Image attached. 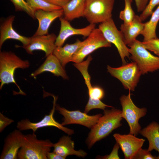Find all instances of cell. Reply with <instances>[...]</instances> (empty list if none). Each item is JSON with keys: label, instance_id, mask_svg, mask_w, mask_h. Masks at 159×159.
Returning a JSON list of instances; mask_svg holds the SVG:
<instances>
[{"label": "cell", "instance_id": "cell-30", "mask_svg": "<svg viewBox=\"0 0 159 159\" xmlns=\"http://www.w3.org/2000/svg\"><path fill=\"white\" fill-rule=\"evenodd\" d=\"M159 4V0H149L145 9L139 16L142 21H145L151 15L155 7Z\"/></svg>", "mask_w": 159, "mask_h": 159}, {"label": "cell", "instance_id": "cell-19", "mask_svg": "<svg viewBox=\"0 0 159 159\" xmlns=\"http://www.w3.org/2000/svg\"><path fill=\"white\" fill-rule=\"evenodd\" d=\"M53 152L65 158L70 155H75L84 158L87 153L82 150H76L74 149V143L71 137L64 135L56 143L54 144Z\"/></svg>", "mask_w": 159, "mask_h": 159}, {"label": "cell", "instance_id": "cell-11", "mask_svg": "<svg viewBox=\"0 0 159 159\" xmlns=\"http://www.w3.org/2000/svg\"><path fill=\"white\" fill-rule=\"evenodd\" d=\"M55 110L64 117L61 123L63 126L71 124H77L91 128L102 115L101 114L90 115L79 110L69 111L56 104Z\"/></svg>", "mask_w": 159, "mask_h": 159}, {"label": "cell", "instance_id": "cell-6", "mask_svg": "<svg viewBox=\"0 0 159 159\" xmlns=\"http://www.w3.org/2000/svg\"><path fill=\"white\" fill-rule=\"evenodd\" d=\"M130 91L127 95H123L120 99L122 108L121 115L128 124L129 133L136 136L141 130L139 120L146 115L147 110L145 108H140L135 105L131 98Z\"/></svg>", "mask_w": 159, "mask_h": 159}, {"label": "cell", "instance_id": "cell-15", "mask_svg": "<svg viewBox=\"0 0 159 159\" xmlns=\"http://www.w3.org/2000/svg\"><path fill=\"white\" fill-rule=\"evenodd\" d=\"M21 131L15 129L9 134L4 140L0 159H16L21 148L24 135Z\"/></svg>", "mask_w": 159, "mask_h": 159}, {"label": "cell", "instance_id": "cell-17", "mask_svg": "<svg viewBox=\"0 0 159 159\" xmlns=\"http://www.w3.org/2000/svg\"><path fill=\"white\" fill-rule=\"evenodd\" d=\"M62 9L52 11L39 10L35 12V18L39 22L38 27L33 36L49 34L48 30L52 23L56 19L63 16Z\"/></svg>", "mask_w": 159, "mask_h": 159}, {"label": "cell", "instance_id": "cell-5", "mask_svg": "<svg viewBox=\"0 0 159 159\" xmlns=\"http://www.w3.org/2000/svg\"><path fill=\"white\" fill-rule=\"evenodd\" d=\"M115 0H86L84 16L90 24L101 23L112 18Z\"/></svg>", "mask_w": 159, "mask_h": 159}, {"label": "cell", "instance_id": "cell-25", "mask_svg": "<svg viewBox=\"0 0 159 159\" xmlns=\"http://www.w3.org/2000/svg\"><path fill=\"white\" fill-rule=\"evenodd\" d=\"M34 11L41 10L52 11L61 9L62 7L49 3L43 0H25Z\"/></svg>", "mask_w": 159, "mask_h": 159}, {"label": "cell", "instance_id": "cell-7", "mask_svg": "<svg viewBox=\"0 0 159 159\" xmlns=\"http://www.w3.org/2000/svg\"><path fill=\"white\" fill-rule=\"evenodd\" d=\"M107 72L121 82L124 88L134 91L142 74L137 63L132 62L117 68L108 65Z\"/></svg>", "mask_w": 159, "mask_h": 159}, {"label": "cell", "instance_id": "cell-9", "mask_svg": "<svg viewBox=\"0 0 159 159\" xmlns=\"http://www.w3.org/2000/svg\"><path fill=\"white\" fill-rule=\"evenodd\" d=\"M111 46V43L105 39L100 29L95 28L84 40L83 44L74 55L71 62H81L87 56L97 49Z\"/></svg>", "mask_w": 159, "mask_h": 159}, {"label": "cell", "instance_id": "cell-32", "mask_svg": "<svg viewBox=\"0 0 159 159\" xmlns=\"http://www.w3.org/2000/svg\"><path fill=\"white\" fill-rule=\"evenodd\" d=\"M133 159H156V156H153L148 149L141 148L133 158Z\"/></svg>", "mask_w": 159, "mask_h": 159}, {"label": "cell", "instance_id": "cell-28", "mask_svg": "<svg viewBox=\"0 0 159 159\" xmlns=\"http://www.w3.org/2000/svg\"><path fill=\"white\" fill-rule=\"evenodd\" d=\"M13 4L16 11H23L34 19H35V12L24 0H9Z\"/></svg>", "mask_w": 159, "mask_h": 159}, {"label": "cell", "instance_id": "cell-1", "mask_svg": "<svg viewBox=\"0 0 159 159\" xmlns=\"http://www.w3.org/2000/svg\"><path fill=\"white\" fill-rule=\"evenodd\" d=\"M121 112V110L113 107L110 110H104L103 115L99 118L91 128L87 138L86 143L88 149L121 126V121L123 119Z\"/></svg>", "mask_w": 159, "mask_h": 159}, {"label": "cell", "instance_id": "cell-14", "mask_svg": "<svg viewBox=\"0 0 159 159\" xmlns=\"http://www.w3.org/2000/svg\"><path fill=\"white\" fill-rule=\"evenodd\" d=\"M60 22V29L55 42L56 47L62 46L65 41L69 37L74 35H81L87 37L95 28V24H90L86 26L77 29L73 27L69 21L62 16L59 18Z\"/></svg>", "mask_w": 159, "mask_h": 159}, {"label": "cell", "instance_id": "cell-34", "mask_svg": "<svg viewBox=\"0 0 159 159\" xmlns=\"http://www.w3.org/2000/svg\"><path fill=\"white\" fill-rule=\"evenodd\" d=\"M119 147V145L116 143L114 146L113 149L110 154L102 157H98V158L102 159H120L118 153Z\"/></svg>", "mask_w": 159, "mask_h": 159}, {"label": "cell", "instance_id": "cell-20", "mask_svg": "<svg viewBox=\"0 0 159 159\" xmlns=\"http://www.w3.org/2000/svg\"><path fill=\"white\" fill-rule=\"evenodd\" d=\"M139 16L135 15L131 23L129 25L121 24L120 31L124 36L126 44L130 45L138 35L141 34L144 26Z\"/></svg>", "mask_w": 159, "mask_h": 159}, {"label": "cell", "instance_id": "cell-33", "mask_svg": "<svg viewBox=\"0 0 159 159\" xmlns=\"http://www.w3.org/2000/svg\"><path fill=\"white\" fill-rule=\"evenodd\" d=\"M14 122L13 119L6 117L0 112V132H1L6 127Z\"/></svg>", "mask_w": 159, "mask_h": 159}, {"label": "cell", "instance_id": "cell-12", "mask_svg": "<svg viewBox=\"0 0 159 159\" xmlns=\"http://www.w3.org/2000/svg\"><path fill=\"white\" fill-rule=\"evenodd\" d=\"M57 37L54 33L46 35L33 36L30 37L31 40L29 44L26 46L18 47L23 48L27 53L29 54H33L34 51L36 50H42L45 53V56L53 54L56 47L55 42Z\"/></svg>", "mask_w": 159, "mask_h": 159}, {"label": "cell", "instance_id": "cell-24", "mask_svg": "<svg viewBox=\"0 0 159 159\" xmlns=\"http://www.w3.org/2000/svg\"><path fill=\"white\" fill-rule=\"evenodd\" d=\"M151 15L150 20L144 23V28L141 34L143 37V42L157 38L156 30L159 21V5Z\"/></svg>", "mask_w": 159, "mask_h": 159}, {"label": "cell", "instance_id": "cell-10", "mask_svg": "<svg viewBox=\"0 0 159 159\" xmlns=\"http://www.w3.org/2000/svg\"><path fill=\"white\" fill-rule=\"evenodd\" d=\"M52 96L54 98L53 108L49 115H45L42 120L37 122H31L27 119H23L17 123V128L21 131L31 130L33 132H35L39 128L47 126H53L69 135L74 134V130L64 127L54 119V114L55 110L57 97L54 96Z\"/></svg>", "mask_w": 159, "mask_h": 159}, {"label": "cell", "instance_id": "cell-37", "mask_svg": "<svg viewBox=\"0 0 159 159\" xmlns=\"http://www.w3.org/2000/svg\"><path fill=\"white\" fill-rule=\"evenodd\" d=\"M47 159H65L64 157L54 152H49L47 155Z\"/></svg>", "mask_w": 159, "mask_h": 159}, {"label": "cell", "instance_id": "cell-22", "mask_svg": "<svg viewBox=\"0 0 159 159\" xmlns=\"http://www.w3.org/2000/svg\"><path fill=\"white\" fill-rule=\"evenodd\" d=\"M86 0H70L63 7L64 17L68 21L84 16Z\"/></svg>", "mask_w": 159, "mask_h": 159}, {"label": "cell", "instance_id": "cell-21", "mask_svg": "<svg viewBox=\"0 0 159 159\" xmlns=\"http://www.w3.org/2000/svg\"><path fill=\"white\" fill-rule=\"evenodd\" d=\"M83 43L84 41L77 39L73 44H67L64 47H56L53 54L57 58L64 68L66 65L71 62L73 56Z\"/></svg>", "mask_w": 159, "mask_h": 159}, {"label": "cell", "instance_id": "cell-2", "mask_svg": "<svg viewBox=\"0 0 159 159\" xmlns=\"http://www.w3.org/2000/svg\"><path fill=\"white\" fill-rule=\"evenodd\" d=\"M30 66L29 62L27 60L22 59L11 51L0 52V89L5 84L14 83L19 90V94L25 95L16 83L14 77L16 69H26Z\"/></svg>", "mask_w": 159, "mask_h": 159}, {"label": "cell", "instance_id": "cell-29", "mask_svg": "<svg viewBox=\"0 0 159 159\" xmlns=\"http://www.w3.org/2000/svg\"><path fill=\"white\" fill-rule=\"evenodd\" d=\"M106 107H113L112 106L103 103L100 100L89 99L84 112L87 114L91 110L95 109H99L104 110Z\"/></svg>", "mask_w": 159, "mask_h": 159}, {"label": "cell", "instance_id": "cell-16", "mask_svg": "<svg viewBox=\"0 0 159 159\" xmlns=\"http://www.w3.org/2000/svg\"><path fill=\"white\" fill-rule=\"evenodd\" d=\"M15 18L14 15L8 16L1 23L0 25V48L4 42L7 39H12L19 41L26 46L30 42V37L21 35L14 29L13 24Z\"/></svg>", "mask_w": 159, "mask_h": 159}, {"label": "cell", "instance_id": "cell-23", "mask_svg": "<svg viewBox=\"0 0 159 159\" xmlns=\"http://www.w3.org/2000/svg\"><path fill=\"white\" fill-rule=\"evenodd\" d=\"M146 138L149 142L148 150H155L159 153V124L153 121L146 127L141 130L139 133Z\"/></svg>", "mask_w": 159, "mask_h": 159}, {"label": "cell", "instance_id": "cell-27", "mask_svg": "<svg viewBox=\"0 0 159 159\" xmlns=\"http://www.w3.org/2000/svg\"><path fill=\"white\" fill-rule=\"evenodd\" d=\"M88 90L89 99L101 100L104 96L105 93L102 88L98 86H92L90 82V76L84 78Z\"/></svg>", "mask_w": 159, "mask_h": 159}, {"label": "cell", "instance_id": "cell-36", "mask_svg": "<svg viewBox=\"0 0 159 159\" xmlns=\"http://www.w3.org/2000/svg\"><path fill=\"white\" fill-rule=\"evenodd\" d=\"M50 3L62 7L70 0H43Z\"/></svg>", "mask_w": 159, "mask_h": 159}, {"label": "cell", "instance_id": "cell-18", "mask_svg": "<svg viewBox=\"0 0 159 159\" xmlns=\"http://www.w3.org/2000/svg\"><path fill=\"white\" fill-rule=\"evenodd\" d=\"M43 63L31 74L32 77H35L45 72H49L57 76H60L64 80L69 77L60 61L53 54L47 56Z\"/></svg>", "mask_w": 159, "mask_h": 159}, {"label": "cell", "instance_id": "cell-31", "mask_svg": "<svg viewBox=\"0 0 159 159\" xmlns=\"http://www.w3.org/2000/svg\"><path fill=\"white\" fill-rule=\"evenodd\" d=\"M144 47L147 50L154 52L159 57V39L157 38L142 42Z\"/></svg>", "mask_w": 159, "mask_h": 159}, {"label": "cell", "instance_id": "cell-8", "mask_svg": "<svg viewBox=\"0 0 159 159\" xmlns=\"http://www.w3.org/2000/svg\"><path fill=\"white\" fill-rule=\"evenodd\" d=\"M98 28L107 40L113 44L117 48L123 64H126L125 59L129 58L130 54L122 34L117 28L112 18L100 23Z\"/></svg>", "mask_w": 159, "mask_h": 159}, {"label": "cell", "instance_id": "cell-38", "mask_svg": "<svg viewBox=\"0 0 159 159\" xmlns=\"http://www.w3.org/2000/svg\"><path fill=\"white\" fill-rule=\"evenodd\" d=\"M156 159H159V155L158 156H156Z\"/></svg>", "mask_w": 159, "mask_h": 159}, {"label": "cell", "instance_id": "cell-26", "mask_svg": "<svg viewBox=\"0 0 159 159\" xmlns=\"http://www.w3.org/2000/svg\"><path fill=\"white\" fill-rule=\"evenodd\" d=\"M125 2L124 9L119 14V18L123 21L125 25H129L132 22L135 15L132 6V0H124Z\"/></svg>", "mask_w": 159, "mask_h": 159}, {"label": "cell", "instance_id": "cell-35", "mask_svg": "<svg viewBox=\"0 0 159 159\" xmlns=\"http://www.w3.org/2000/svg\"><path fill=\"white\" fill-rule=\"evenodd\" d=\"M149 0H135L137 11L142 12L145 9Z\"/></svg>", "mask_w": 159, "mask_h": 159}, {"label": "cell", "instance_id": "cell-13", "mask_svg": "<svg viewBox=\"0 0 159 159\" xmlns=\"http://www.w3.org/2000/svg\"><path fill=\"white\" fill-rule=\"evenodd\" d=\"M113 136L116 143L119 145L125 159H133L145 141L143 138H138L130 133L124 135L115 133Z\"/></svg>", "mask_w": 159, "mask_h": 159}, {"label": "cell", "instance_id": "cell-4", "mask_svg": "<svg viewBox=\"0 0 159 159\" xmlns=\"http://www.w3.org/2000/svg\"><path fill=\"white\" fill-rule=\"evenodd\" d=\"M129 47L130 58L137 63L142 74L159 70V57L151 54L142 42L136 39Z\"/></svg>", "mask_w": 159, "mask_h": 159}, {"label": "cell", "instance_id": "cell-3", "mask_svg": "<svg viewBox=\"0 0 159 159\" xmlns=\"http://www.w3.org/2000/svg\"><path fill=\"white\" fill-rule=\"evenodd\" d=\"M54 144L49 139H38L34 132L24 135L17 158L47 159V154L50 152Z\"/></svg>", "mask_w": 159, "mask_h": 159}]
</instances>
